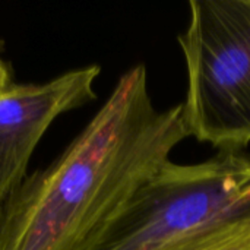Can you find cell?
Segmentation results:
<instances>
[{
	"instance_id": "1",
	"label": "cell",
	"mask_w": 250,
	"mask_h": 250,
	"mask_svg": "<svg viewBox=\"0 0 250 250\" xmlns=\"http://www.w3.org/2000/svg\"><path fill=\"white\" fill-rule=\"evenodd\" d=\"M189 138L182 104L157 110L144 64L0 208V250H98L138 190Z\"/></svg>"
},
{
	"instance_id": "2",
	"label": "cell",
	"mask_w": 250,
	"mask_h": 250,
	"mask_svg": "<svg viewBox=\"0 0 250 250\" xmlns=\"http://www.w3.org/2000/svg\"><path fill=\"white\" fill-rule=\"evenodd\" d=\"M188 89L182 103L189 132L220 151L250 144V0H192L177 38Z\"/></svg>"
},
{
	"instance_id": "3",
	"label": "cell",
	"mask_w": 250,
	"mask_h": 250,
	"mask_svg": "<svg viewBox=\"0 0 250 250\" xmlns=\"http://www.w3.org/2000/svg\"><path fill=\"white\" fill-rule=\"evenodd\" d=\"M250 157L220 151L198 164L167 161L135 195L98 250H163L250 209Z\"/></svg>"
},
{
	"instance_id": "4",
	"label": "cell",
	"mask_w": 250,
	"mask_h": 250,
	"mask_svg": "<svg viewBox=\"0 0 250 250\" xmlns=\"http://www.w3.org/2000/svg\"><path fill=\"white\" fill-rule=\"evenodd\" d=\"M100 73L89 64L45 82H13L0 92V208L28 177L29 160L53 122L97 98Z\"/></svg>"
},
{
	"instance_id": "5",
	"label": "cell",
	"mask_w": 250,
	"mask_h": 250,
	"mask_svg": "<svg viewBox=\"0 0 250 250\" xmlns=\"http://www.w3.org/2000/svg\"><path fill=\"white\" fill-rule=\"evenodd\" d=\"M163 250H250V209Z\"/></svg>"
},
{
	"instance_id": "6",
	"label": "cell",
	"mask_w": 250,
	"mask_h": 250,
	"mask_svg": "<svg viewBox=\"0 0 250 250\" xmlns=\"http://www.w3.org/2000/svg\"><path fill=\"white\" fill-rule=\"evenodd\" d=\"M13 82V69L12 64L4 57V48L0 40V92L7 89Z\"/></svg>"
}]
</instances>
